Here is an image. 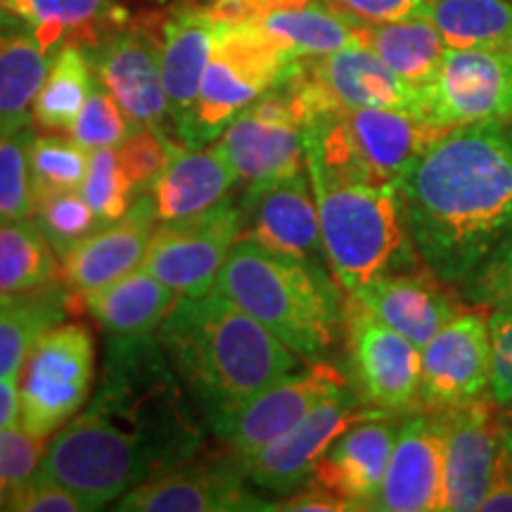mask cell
Instances as JSON below:
<instances>
[{
	"instance_id": "6da1fadb",
	"label": "cell",
	"mask_w": 512,
	"mask_h": 512,
	"mask_svg": "<svg viewBox=\"0 0 512 512\" xmlns=\"http://www.w3.org/2000/svg\"><path fill=\"white\" fill-rule=\"evenodd\" d=\"M399 190L422 264L460 287L512 230V124L448 128Z\"/></svg>"
},
{
	"instance_id": "7a4b0ae2",
	"label": "cell",
	"mask_w": 512,
	"mask_h": 512,
	"mask_svg": "<svg viewBox=\"0 0 512 512\" xmlns=\"http://www.w3.org/2000/svg\"><path fill=\"white\" fill-rule=\"evenodd\" d=\"M157 339L214 432L302 361L216 285L178 297Z\"/></svg>"
},
{
	"instance_id": "3957f363",
	"label": "cell",
	"mask_w": 512,
	"mask_h": 512,
	"mask_svg": "<svg viewBox=\"0 0 512 512\" xmlns=\"http://www.w3.org/2000/svg\"><path fill=\"white\" fill-rule=\"evenodd\" d=\"M216 287L304 361H325L344 339L347 297L325 266L271 252L242 235Z\"/></svg>"
},
{
	"instance_id": "277c9868",
	"label": "cell",
	"mask_w": 512,
	"mask_h": 512,
	"mask_svg": "<svg viewBox=\"0 0 512 512\" xmlns=\"http://www.w3.org/2000/svg\"><path fill=\"white\" fill-rule=\"evenodd\" d=\"M152 335H112L93 408L169 470L197 456L204 427L200 408ZM202 415V413H200Z\"/></svg>"
},
{
	"instance_id": "5b68a950",
	"label": "cell",
	"mask_w": 512,
	"mask_h": 512,
	"mask_svg": "<svg viewBox=\"0 0 512 512\" xmlns=\"http://www.w3.org/2000/svg\"><path fill=\"white\" fill-rule=\"evenodd\" d=\"M311 176L325 259L339 287L356 294L373 280L422 268L399 185Z\"/></svg>"
},
{
	"instance_id": "8992f818",
	"label": "cell",
	"mask_w": 512,
	"mask_h": 512,
	"mask_svg": "<svg viewBox=\"0 0 512 512\" xmlns=\"http://www.w3.org/2000/svg\"><path fill=\"white\" fill-rule=\"evenodd\" d=\"M441 133L446 128L411 112L337 110L304 128L306 171L335 181L399 185Z\"/></svg>"
},
{
	"instance_id": "52a82bcc",
	"label": "cell",
	"mask_w": 512,
	"mask_h": 512,
	"mask_svg": "<svg viewBox=\"0 0 512 512\" xmlns=\"http://www.w3.org/2000/svg\"><path fill=\"white\" fill-rule=\"evenodd\" d=\"M38 470L98 510L162 467L147 448L88 408L53 434Z\"/></svg>"
},
{
	"instance_id": "ba28073f",
	"label": "cell",
	"mask_w": 512,
	"mask_h": 512,
	"mask_svg": "<svg viewBox=\"0 0 512 512\" xmlns=\"http://www.w3.org/2000/svg\"><path fill=\"white\" fill-rule=\"evenodd\" d=\"M292 62L259 24L216 22L214 48L185 147H202L219 138L242 110L283 81Z\"/></svg>"
},
{
	"instance_id": "9c48e42d",
	"label": "cell",
	"mask_w": 512,
	"mask_h": 512,
	"mask_svg": "<svg viewBox=\"0 0 512 512\" xmlns=\"http://www.w3.org/2000/svg\"><path fill=\"white\" fill-rule=\"evenodd\" d=\"M93 335L81 323H60L38 337L22 366L19 408L29 434L48 439L81 411L93 387Z\"/></svg>"
},
{
	"instance_id": "30bf717a",
	"label": "cell",
	"mask_w": 512,
	"mask_h": 512,
	"mask_svg": "<svg viewBox=\"0 0 512 512\" xmlns=\"http://www.w3.org/2000/svg\"><path fill=\"white\" fill-rule=\"evenodd\" d=\"M344 347L349 382L363 403L399 418L422 411L420 347L389 328L351 294L344 306Z\"/></svg>"
},
{
	"instance_id": "8fae6325",
	"label": "cell",
	"mask_w": 512,
	"mask_h": 512,
	"mask_svg": "<svg viewBox=\"0 0 512 512\" xmlns=\"http://www.w3.org/2000/svg\"><path fill=\"white\" fill-rule=\"evenodd\" d=\"M245 233V211L230 200L188 219L164 221L152 235L143 266L178 297H200L219 280L230 249Z\"/></svg>"
},
{
	"instance_id": "7c38bea8",
	"label": "cell",
	"mask_w": 512,
	"mask_h": 512,
	"mask_svg": "<svg viewBox=\"0 0 512 512\" xmlns=\"http://www.w3.org/2000/svg\"><path fill=\"white\" fill-rule=\"evenodd\" d=\"M375 415L389 413H380L363 403L356 389L349 384L339 394L318 403L309 415H304L297 425L273 439L271 444L261 446L259 451L247 453V456L233 458L249 484L271 491V494H292L309 482L318 460L325 456V451L339 434L347 432L356 422L375 418Z\"/></svg>"
},
{
	"instance_id": "4fadbf2b",
	"label": "cell",
	"mask_w": 512,
	"mask_h": 512,
	"mask_svg": "<svg viewBox=\"0 0 512 512\" xmlns=\"http://www.w3.org/2000/svg\"><path fill=\"white\" fill-rule=\"evenodd\" d=\"M422 117L446 131L512 124L510 50L446 48L437 79L422 93Z\"/></svg>"
},
{
	"instance_id": "5bb4252c",
	"label": "cell",
	"mask_w": 512,
	"mask_h": 512,
	"mask_svg": "<svg viewBox=\"0 0 512 512\" xmlns=\"http://www.w3.org/2000/svg\"><path fill=\"white\" fill-rule=\"evenodd\" d=\"M219 145L249 192L283 181L306 164L304 128L280 83L230 121Z\"/></svg>"
},
{
	"instance_id": "9a60e30c",
	"label": "cell",
	"mask_w": 512,
	"mask_h": 512,
	"mask_svg": "<svg viewBox=\"0 0 512 512\" xmlns=\"http://www.w3.org/2000/svg\"><path fill=\"white\" fill-rule=\"evenodd\" d=\"M432 413V411H430ZM444 441V505L448 512L479 510L501 460L508 411L482 399L434 411Z\"/></svg>"
},
{
	"instance_id": "2e32d148",
	"label": "cell",
	"mask_w": 512,
	"mask_h": 512,
	"mask_svg": "<svg viewBox=\"0 0 512 512\" xmlns=\"http://www.w3.org/2000/svg\"><path fill=\"white\" fill-rule=\"evenodd\" d=\"M420 351L422 411H446L489 399L491 339L486 309L470 306Z\"/></svg>"
},
{
	"instance_id": "e0dca14e",
	"label": "cell",
	"mask_w": 512,
	"mask_h": 512,
	"mask_svg": "<svg viewBox=\"0 0 512 512\" xmlns=\"http://www.w3.org/2000/svg\"><path fill=\"white\" fill-rule=\"evenodd\" d=\"M349 384V375L335 363L311 361L302 373H290L268 384L264 392L223 422L216 434L226 441L230 456H247L271 444L309 415L318 403L339 394Z\"/></svg>"
},
{
	"instance_id": "ac0fdd59",
	"label": "cell",
	"mask_w": 512,
	"mask_h": 512,
	"mask_svg": "<svg viewBox=\"0 0 512 512\" xmlns=\"http://www.w3.org/2000/svg\"><path fill=\"white\" fill-rule=\"evenodd\" d=\"M235 458L181 463L147 477L119 498L117 510L128 512H233L268 510L247 489Z\"/></svg>"
},
{
	"instance_id": "d6986e66",
	"label": "cell",
	"mask_w": 512,
	"mask_h": 512,
	"mask_svg": "<svg viewBox=\"0 0 512 512\" xmlns=\"http://www.w3.org/2000/svg\"><path fill=\"white\" fill-rule=\"evenodd\" d=\"M91 64L98 81L138 128L164 133L169 117L162 74V50L155 38L140 29L119 31L91 50Z\"/></svg>"
},
{
	"instance_id": "ffe728a7",
	"label": "cell",
	"mask_w": 512,
	"mask_h": 512,
	"mask_svg": "<svg viewBox=\"0 0 512 512\" xmlns=\"http://www.w3.org/2000/svg\"><path fill=\"white\" fill-rule=\"evenodd\" d=\"M157 211L150 190L138 192L136 200L119 221L105 223L62 256V283L76 299L124 278L143 266L147 247L157 230Z\"/></svg>"
},
{
	"instance_id": "44dd1931",
	"label": "cell",
	"mask_w": 512,
	"mask_h": 512,
	"mask_svg": "<svg viewBox=\"0 0 512 512\" xmlns=\"http://www.w3.org/2000/svg\"><path fill=\"white\" fill-rule=\"evenodd\" d=\"M444 505V441L430 411L403 415L392 458L370 510L432 512Z\"/></svg>"
},
{
	"instance_id": "7402d4cb",
	"label": "cell",
	"mask_w": 512,
	"mask_h": 512,
	"mask_svg": "<svg viewBox=\"0 0 512 512\" xmlns=\"http://www.w3.org/2000/svg\"><path fill=\"white\" fill-rule=\"evenodd\" d=\"M247 209L245 238L271 252L328 266L309 171H297L264 190L249 192Z\"/></svg>"
},
{
	"instance_id": "603a6c76",
	"label": "cell",
	"mask_w": 512,
	"mask_h": 512,
	"mask_svg": "<svg viewBox=\"0 0 512 512\" xmlns=\"http://www.w3.org/2000/svg\"><path fill=\"white\" fill-rule=\"evenodd\" d=\"M351 297L420 349L472 306L427 266L373 280Z\"/></svg>"
},
{
	"instance_id": "cb8c5ba5",
	"label": "cell",
	"mask_w": 512,
	"mask_h": 512,
	"mask_svg": "<svg viewBox=\"0 0 512 512\" xmlns=\"http://www.w3.org/2000/svg\"><path fill=\"white\" fill-rule=\"evenodd\" d=\"M399 415H375L339 434L318 460L309 482L335 491L358 510H370L399 434Z\"/></svg>"
},
{
	"instance_id": "d4e9b609",
	"label": "cell",
	"mask_w": 512,
	"mask_h": 512,
	"mask_svg": "<svg viewBox=\"0 0 512 512\" xmlns=\"http://www.w3.org/2000/svg\"><path fill=\"white\" fill-rule=\"evenodd\" d=\"M216 22L200 8H183L166 19L162 43V74L169 117L185 147L195 119L204 72L214 48Z\"/></svg>"
},
{
	"instance_id": "484cf974",
	"label": "cell",
	"mask_w": 512,
	"mask_h": 512,
	"mask_svg": "<svg viewBox=\"0 0 512 512\" xmlns=\"http://www.w3.org/2000/svg\"><path fill=\"white\" fill-rule=\"evenodd\" d=\"M238 181L223 147H181L166 164L150 190L159 221L188 219L226 200V192Z\"/></svg>"
},
{
	"instance_id": "4316f807",
	"label": "cell",
	"mask_w": 512,
	"mask_h": 512,
	"mask_svg": "<svg viewBox=\"0 0 512 512\" xmlns=\"http://www.w3.org/2000/svg\"><path fill=\"white\" fill-rule=\"evenodd\" d=\"M178 302L150 268L138 266L124 278L76 299V311H88L110 335H152Z\"/></svg>"
},
{
	"instance_id": "83f0119b",
	"label": "cell",
	"mask_w": 512,
	"mask_h": 512,
	"mask_svg": "<svg viewBox=\"0 0 512 512\" xmlns=\"http://www.w3.org/2000/svg\"><path fill=\"white\" fill-rule=\"evenodd\" d=\"M50 53L24 19L0 27V136L22 131L50 69Z\"/></svg>"
},
{
	"instance_id": "f1b7e54d",
	"label": "cell",
	"mask_w": 512,
	"mask_h": 512,
	"mask_svg": "<svg viewBox=\"0 0 512 512\" xmlns=\"http://www.w3.org/2000/svg\"><path fill=\"white\" fill-rule=\"evenodd\" d=\"M69 311H74V294L55 280L36 290L0 297V377L17 380L38 337L60 325Z\"/></svg>"
},
{
	"instance_id": "f546056e",
	"label": "cell",
	"mask_w": 512,
	"mask_h": 512,
	"mask_svg": "<svg viewBox=\"0 0 512 512\" xmlns=\"http://www.w3.org/2000/svg\"><path fill=\"white\" fill-rule=\"evenodd\" d=\"M358 38L420 95L437 79L446 55L444 38L427 17L389 24L358 22Z\"/></svg>"
},
{
	"instance_id": "4dcf8cb0",
	"label": "cell",
	"mask_w": 512,
	"mask_h": 512,
	"mask_svg": "<svg viewBox=\"0 0 512 512\" xmlns=\"http://www.w3.org/2000/svg\"><path fill=\"white\" fill-rule=\"evenodd\" d=\"M256 24L292 60L328 55L361 43L356 19L337 10L330 0H311L299 8L273 10Z\"/></svg>"
},
{
	"instance_id": "1f68e13d",
	"label": "cell",
	"mask_w": 512,
	"mask_h": 512,
	"mask_svg": "<svg viewBox=\"0 0 512 512\" xmlns=\"http://www.w3.org/2000/svg\"><path fill=\"white\" fill-rule=\"evenodd\" d=\"M425 17L446 48L512 53V0H430Z\"/></svg>"
},
{
	"instance_id": "d6a6232c",
	"label": "cell",
	"mask_w": 512,
	"mask_h": 512,
	"mask_svg": "<svg viewBox=\"0 0 512 512\" xmlns=\"http://www.w3.org/2000/svg\"><path fill=\"white\" fill-rule=\"evenodd\" d=\"M93 64L76 43H64L50 62L34 102V119L48 131H69L93 93Z\"/></svg>"
},
{
	"instance_id": "836d02e7",
	"label": "cell",
	"mask_w": 512,
	"mask_h": 512,
	"mask_svg": "<svg viewBox=\"0 0 512 512\" xmlns=\"http://www.w3.org/2000/svg\"><path fill=\"white\" fill-rule=\"evenodd\" d=\"M57 254L36 223H0V297H12L57 280Z\"/></svg>"
},
{
	"instance_id": "e575fe53",
	"label": "cell",
	"mask_w": 512,
	"mask_h": 512,
	"mask_svg": "<svg viewBox=\"0 0 512 512\" xmlns=\"http://www.w3.org/2000/svg\"><path fill=\"white\" fill-rule=\"evenodd\" d=\"M91 150L64 136H34L29 147L34 200L50 192L79 190L86 178Z\"/></svg>"
},
{
	"instance_id": "d590c367",
	"label": "cell",
	"mask_w": 512,
	"mask_h": 512,
	"mask_svg": "<svg viewBox=\"0 0 512 512\" xmlns=\"http://www.w3.org/2000/svg\"><path fill=\"white\" fill-rule=\"evenodd\" d=\"M31 216L60 259L102 226L98 214L83 200L79 190L50 192L38 197Z\"/></svg>"
},
{
	"instance_id": "8d00e7d4",
	"label": "cell",
	"mask_w": 512,
	"mask_h": 512,
	"mask_svg": "<svg viewBox=\"0 0 512 512\" xmlns=\"http://www.w3.org/2000/svg\"><path fill=\"white\" fill-rule=\"evenodd\" d=\"M29 131L0 136V223L27 221L34 211V185L29 166Z\"/></svg>"
},
{
	"instance_id": "74e56055",
	"label": "cell",
	"mask_w": 512,
	"mask_h": 512,
	"mask_svg": "<svg viewBox=\"0 0 512 512\" xmlns=\"http://www.w3.org/2000/svg\"><path fill=\"white\" fill-rule=\"evenodd\" d=\"M79 192L98 214L102 226L119 221L131 207V197L136 195L126 174L121 171L117 150L110 145L91 150V162H88L86 178H83Z\"/></svg>"
},
{
	"instance_id": "f35d334b",
	"label": "cell",
	"mask_w": 512,
	"mask_h": 512,
	"mask_svg": "<svg viewBox=\"0 0 512 512\" xmlns=\"http://www.w3.org/2000/svg\"><path fill=\"white\" fill-rule=\"evenodd\" d=\"M69 131H72L76 143L86 147V150H95V147H114L124 143L140 128L133 124L131 117L121 110L119 102L112 98V93L100 83L88 95L86 105H83Z\"/></svg>"
},
{
	"instance_id": "ab89813d",
	"label": "cell",
	"mask_w": 512,
	"mask_h": 512,
	"mask_svg": "<svg viewBox=\"0 0 512 512\" xmlns=\"http://www.w3.org/2000/svg\"><path fill=\"white\" fill-rule=\"evenodd\" d=\"M102 0H27L22 19L34 29L41 46L53 53L72 31H79L98 17Z\"/></svg>"
},
{
	"instance_id": "60d3db41",
	"label": "cell",
	"mask_w": 512,
	"mask_h": 512,
	"mask_svg": "<svg viewBox=\"0 0 512 512\" xmlns=\"http://www.w3.org/2000/svg\"><path fill=\"white\" fill-rule=\"evenodd\" d=\"M458 292L479 309L512 306V230L460 283Z\"/></svg>"
},
{
	"instance_id": "b9f144b4",
	"label": "cell",
	"mask_w": 512,
	"mask_h": 512,
	"mask_svg": "<svg viewBox=\"0 0 512 512\" xmlns=\"http://www.w3.org/2000/svg\"><path fill=\"white\" fill-rule=\"evenodd\" d=\"M178 150H181V145L171 143L164 133L147 131V128H140L124 143H119L117 157L133 192L138 195V192L150 188L152 181L162 174Z\"/></svg>"
},
{
	"instance_id": "7bdbcfd3",
	"label": "cell",
	"mask_w": 512,
	"mask_h": 512,
	"mask_svg": "<svg viewBox=\"0 0 512 512\" xmlns=\"http://www.w3.org/2000/svg\"><path fill=\"white\" fill-rule=\"evenodd\" d=\"M491 339V401L512 408V306L486 309Z\"/></svg>"
},
{
	"instance_id": "ee69618b",
	"label": "cell",
	"mask_w": 512,
	"mask_h": 512,
	"mask_svg": "<svg viewBox=\"0 0 512 512\" xmlns=\"http://www.w3.org/2000/svg\"><path fill=\"white\" fill-rule=\"evenodd\" d=\"M15 512H86L91 510L74 491L64 489L41 470L27 482L10 484L8 508Z\"/></svg>"
},
{
	"instance_id": "f6af8a7d",
	"label": "cell",
	"mask_w": 512,
	"mask_h": 512,
	"mask_svg": "<svg viewBox=\"0 0 512 512\" xmlns=\"http://www.w3.org/2000/svg\"><path fill=\"white\" fill-rule=\"evenodd\" d=\"M43 441L46 439L34 437L24 427L0 430V477L8 484L27 482L29 477H34L46 456Z\"/></svg>"
},
{
	"instance_id": "bcb514c9",
	"label": "cell",
	"mask_w": 512,
	"mask_h": 512,
	"mask_svg": "<svg viewBox=\"0 0 512 512\" xmlns=\"http://www.w3.org/2000/svg\"><path fill=\"white\" fill-rule=\"evenodd\" d=\"M337 10L363 24H389L425 17L430 0H330Z\"/></svg>"
},
{
	"instance_id": "7dc6e473",
	"label": "cell",
	"mask_w": 512,
	"mask_h": 512,
	"mask_svg": "<svg viewBox=\"0 0 512 512\" xmlns=\"http://www.w3.org/2000/svg\"><path fill=\"white\" fill-rule=\"evenodd\" d=\"M311 0H209L204 15L219 24H256L273 10L299 8Z\"/></svg>"
},
{
	"instance_id": "c3c4849f",
	"label": "cell",
	"mask_w": 512,
	"mask_h": 512,
	"mask_svg": "<svg viewBox=\"0 0 512 512\" xmlns=\"http://www.w3.org/2000/svg\"><path fill=\"white\" fill-rule=\"evenodd\" d=\"M271 510H285V512H347L358 510L354 503L342 498L335 491L325 489V486L306 482L302 491L287 498V501L271 505Z\"/></svg>"
},
{
	"instance_id": "681fc988",
	"label": "cell",
	"mask_w": 512,
	"mask_h": 512,
	"mask_svg": "<svg viewBox=\"0 0 512 512\" xmlns=\"http://www.w3.org/2000/svg\"><path fill=\"white\" fill-rule=\"evenodd\" d=\"M479 510L512 512V463L508 458V451H505V441H503L501 460H498V465H496L494 479H491V486H489V491H486Z\"/></svg>"
},
{
	"instance_id": "f907efd6",
	"label": "cell",
	"mask_w": 512,
	"mask_h": 512,
	"mask_svg": "<svg viewBox=\"0 0 512 512\" xmlns=\"http://www.w3.org/2000/svg\"><path fill=\"white\" fill-rule=\"evenodd\" d=\"M22 422L19 387L15 377H0V430L17 427Z\"/></svg>"
},
{
	"instance_id": "816d5d0a",
	"label": "cell",
	"mask_w": 512,
	"mask_h": 512,
	"mask_svg": "<svg viewBox=\"0 0 512 512\" xmlns=\"http://www.w3.org/2000/svg\"><path fill=\"white\" fill-rule=\"evenodd\" d=\"M24 8H27V0H0V10L19 19L24 15Z\"/></svg>"
},
{
	"instance_id": "f5cc1de1",
	"label": "cell",
	"mask_w": 512,
	"mask_h": 512,
	"mask_svg": "<svg viewBox=\"0 0 512 512\" xmlns=\"http://www.w3.org/2000/svg\"><path fill=\"white\" fill-rule=\"evenodd\" d=\"M8 496H10V484L0 477V510L8 508Z\"/></svg>"
},
{
	"instance_id": "db71d44e",
	"label": "cell",
	"mask_w": 512,
	"mask_h": 512,
	"mask_svg": "<svg viewBox=\"0 0 512 512\" xmlns=\"http://www.w3.org/2000/svg\"><path fill=\"white\" fill-rule=\"evenodd\" d=\"M505 451H508V458L512 463V425H510V420H508V427H505Z\"/></svg>"
},
{
	"instance_id": "11a10c76",
	"label": "cell",
	"mask_w": 512,
	"mask_h": 512,
	"mask_svg": "<svg viewBox=\"0 0 512 512\" xmlns=\"http://www.w3.org/2000/svg\"><path fill=\"white\" fill-rule=\"evenodd\" d=\"M12 19H19V17H15V15H8V12L0 10V27H5V24L12 22Z\"/></svg>"
},
{
	"instance_id": "9f6ffc18",
	"label": "cell",
	"mask_w": 512,
	"mask_h": 512,
	"mask_svg": "<svg viewBox=\"0 0 512 512\" xmlns=\"http://www.w3.org/2000/svg\"><path fill=\"white\" fill-rule=\"evenodd\" d=\"M508 420H510V425H512V408H508Z\"/></svg>"
}]
</instances>
